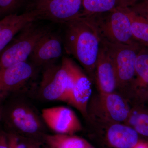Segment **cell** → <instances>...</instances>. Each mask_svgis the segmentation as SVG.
<instances>
[{
	"label": "cell",
	"instance_id": "obj_1",
	"mask_svg": "<svg viewBox=\"0 0 148 148\" xmlns=\"http://www.w3.org/2000/svg\"><path fill=\"white\" fill-rule=\"evenodd\" d=\"M1 124L6 132L42 143L48 134L41 112L26 94L14 95L4 101Z\"/></svg>",
	"mask_w": 148,
	"mask_h": 148
},
{
	"label": "cell",
	"instance_id": "obj_2",
	"mask_svg": "<svg viewBox=\"0 0 148 148\" xmlns=\"http://www.w3.org/2000/svg\"><path fill=\"white\" fill-rule=\"evenodd\" d=\"M64 24V50L79 62L90 78H93L101 45L96 29L84 16Z\"/></svg>",
	"mask_w": 148,
	"mask_h": 148
},
{
	"label": "cell",
	"instance_id": "obj_3",
	"mask_svg": "<svg viewBox=\"0 0 148 148\" xmlns=\"http://www.w3.org/2000/svg\"><path fill=\"white\" fill-rule=\"evenodd\" d=\"M129 8L84 16L96 29L101 40L117 44L142 46L132 35Z\"/></svg>",
	"mask_w": 148,
	"mask_h": 148
},
{
	"label": "cell",
	"instance_id": "obj_4",
	"mask_svg": "<svg viewBox=\"0 0 148 148\" xmlns=\"http://www.w3.org/2000/svg\"><path fill=\"white\" fill-rule=\"evenodd\" d=\"M39 20L27 24L0 52V72L27 61L40 39L52 30L51 26L43 24Z\"/></svg>",
	"mask_w": 148,
	"mask_h": 148
},
{
	"label": "cell",
	"instance_id": "obj_5",
	"mask_svg": "<svg viewBox=\"0 0 148 148\" xmlns=\"http://www.w3.org/2000/svg\"><path fill=\"white\" fill-rule=\"evenodd\" d=\"M69 58L64 56L59 65L52 62L42 69L41 79L36 88V95L40 99L66 102L69 84Z\"/></svg>",
	"mask_w": 148,
	"mask_h": 148
},
{
	"label": "cell",
	"instance_id": "obj_6",
	"mask_svg": "<svg viewBox=\"0 0 148 148\" xmlns=\"http://www.w3.org/2000/svg\"><path fill=\"white\" fill-rule=\"evenodd\" d=\"M40 69L28 61L21 62L0 72V101L14 95L26 94L35 86Z\"/></svg>",
	"mask_w": 148,
	"mask_h": 148
},
{
	"label": "cell",
	"instance_id": "obj_7",
	"mask_svg": "<svg viewBox=\"0 0 148 148\" xmlns=\"http://www.w3.org/2000/svg\"><path fill=\"white\" fill-rule=\"evenodd\" d=\"M112 61L117 81V88L131 90L135 78V63L144 46L117 44L101 40Z\"/></svg>",
	"mask_w": 148,
	"mask_h": 148
},
{
	"label": "cell",
	"instance_id": "obj_8",
	"mask_svg": "<svg viewBox=\"0 0 148 148\" xmlns=\"http://www.w3.org/2000/svg\"><path fill=\"white\" fill-rule=\"evenodd\" d=\"M69 67V84L66 103L75 108L83 116H86L92 94L91 82L88 77L70 58Z\"/></svg>",
	"mask_w": 148,
	"mask_h": 148
},
{
	"label": "cell",
	"instance_id": "obj_9",
	"mask_svg": "<svg viewBox=\"0 0 148 148\" xmlns=\"http://www.w3.org/2000/svg\"><path fill=\"white\" fill-rule=\"evenodd\" d=\"M41 114L48 128L56 134L75 135L82 129V125L76 114L67 107L46 108L42 110Z\"/></svg>",
	"mask_w": 148,
	"mask_h": 148
},
{
	"label": "cell",
	"instance_id": "obj_10",
	"mask_svg": "<svg viewBox=\"0 0 148 148\" xmlns=\"http://www.w3.org/2000/svg\"><path fill=\"white\" fill-rule=\"evenodd\" d=\"M63 38L58 32L51 30L42 37L29 57V62L40 69L62 56Z\"/></svg>",
	"mask_w": 148,
	"mask_h": 148
},
{
	"label": "cell",
	"instance_id": "obj_11",
	"mask_svg": "<svg viewBox=\"0 0 148 148\" xmlns=\"http://www.w3.org/2000/svg\"><path fill=\"white\" fill-rule=\"evenodd\" d=\"M82 0H51L34 9L39 11L40 20L64 24L82 15Z\"/></svg>",
	"mask_w": 148,
	"mask_h": 148
},
{
	"label": "cell",
	"instance_id": "obj_12",
	"mask_svg": "<svg viewBox=\"0 0 148 148\" xmlns=\"http://www.w3.org/2000/svg\"><path fill=\"white\" fill-rule=\"evenodd\" d=\"M99 99V110L102 119L110 123L126 122L131 110L122 95L115 92L100 93Z\"/></svg>",
	"mask_w": 148,
	"mask_h": 148
},
{
	"label": "cell",
	"instance_id": "obj_13",
	"mask_svg": "<svg viewBox=\"0 0 148 148\" xmlns=\"http://www.w3.org/2000/svg\"><path fill=\"white\" fill-rule=\"evenodd\" d=\"M95 78L100 93L114 92L117 89L113 64L106 48L101 42L95 66Z\"/></svg>",
	"mask_w": 148,
	"mask_h": 148
},
{
	"label": "cell",
	"instance_id": "obj_14",
	"mask_svg": "<svg viewBox=\"0 0 148 148\" xmlns=\"http://www.w3.org/2000/svg\"><path fill=\"white\" fill-rule=\"evenodd\" d=\"M107 130V138L114 148H133L138 143V132L132 127L122 123H111Z\"/></svg>",
	"mask_w": 148,
	"mask_h": 148
},
{
	"label": "cell",
	"instance_id": "obj_15",
	"mask_svg": "<svg viewBox=\"0 0 148 148\" xmlns=\"http://www.w3.org/2000/svg\"><path fill=\"white\" fill-rule=\"evenodd\" d=\"M38 20H40L39 11L36 9H34L18 14L11 23L0 30V52L21 29L30 22Z\"/></svg>",
	"mask_w": 148,
	"mask_h": 148
},
{
	"label": "cell",
	"instance_id": "obj_16",
	"mask_svg": "<svg viewBox=\"0 0 148 148\" xmlns=\"http://www.w3.org/2000/svg\"><path fill=\"white\" fill-rule=\"evenodd\" d=\"M137 0H82V16L105 13L118 8H130Z\"/></svg>",
	"mask_w": 148,
	"mask_h": 148
},
{
	"label": "cell",
	"instance_id": "obj_17",
	"mask_svg": "<svg viewBox=\"0 0 148 148\" xmlns=\"http://www.w3.org/2000/svg\"><path fill=\"white\" fill-rule=\"evenodd\" d=\"M135 78L131 90L138 93L148 94V47L140 49L135 63Z\"/></svg>",
	"mask_w": 148,
	"mask_h": 148
},
{
	"label": "cell",
	"instance_id": "obj_18",
	"mask_svg": "<svg viewBox=\"0 0 148 148\" xmlns=\"http://www.w3.org/2000/svg\"><path fill=\"white\" fill-rule=\"evenodd\" d=\"M44 143L49 148H95L87 140L75 135L47 134Z\"/></svg>",
	"mask_w": 148,
	"mask_h": 148
},
{
	"label": "cell",
	"instance_id": "obj_19",
	"mask_svg": "<svg viewBox=\"0 0 148 148\" xmlns=\"http://www.w3.org/2000/svg\"><path fill=\"white\" fill-rule=\"evenodd\" d=\"M131 31L134 38L143 46L148 47V21L128 8Z\"/></svg>",
	"mask_w": 148,
	"mask_h": 148
},
{
	"label": "cell",
	"instance_id": "obj_20",
	"mask_svg": "<svg viewBox=\"0 0 148 148\" xmlns=\"http://www.w3.org/2000/svg\"><path fill=\"white\" fill-rule=\"evenodd\" d=\"M125 124L133 128L138 134L148 137V112L145 111L131 110Z\"/></svg>",
	"mask_w": 148,
	"mask_h": 148
},
{
	"label": "cell",
	"instance_id": "obj_21",
	"mask_svg": "<svg viewBox=\"0 0 148 148\" xmlns=\"http://www.w3.org/2000/svg\"><path fill=\"white\" fill-rule=\"evenodd\" d=\"M26 0H0V17L15 14Z\"/></svg>",
	"mask_w": 148,
	"mask_h": 148
},
{
	"label": "cell",
	"instance_id": "obj_22",
	"mask_svg": "<svg viewBox=\"0 0 148 148\" xmlns=\"http://www.w3.org/2000/svg\"><path fill=\"white\" fill-rule=\"evenodd\" d=\"M8 148H27L25 138L12 133L6 132Z\"/></svg>",
	"mask_w": 148,
	"mask_h": 148
},
{
	"label": "cell",
	"instance_id": "obj_23",
	"mask_svg": "<svg viewBox=\"0 0 148 148\" xmlns=\"http://www.w3.org/2000/svg\"><path fill=\"white\" fill-rule=\"evenodd\" d=\"M130 8L148 21V0H137Z\"/></svg>",
	"mask_w": 148,
	"mask_h": 148
},
{
	"label": "cell",
	"instance_id": "obj_24",
	"mask_svg": "<svg viewBox=\"0 0 148 148\" xmlns=\"http://www.w3.org/2000/svg\"><path fill=\"white\" fill-rule=\"evenodd\" d=\"M18 15L16 13L13 14L5 16L2 19H0V30L11 23L16 18Z\"/></svg>",
	"mask_w": 148,
	"mask_h": 148
},
{
	"label": "cell",
	"instance_id": "obj_25",
	"mask_svg": "<svg viewBox=\"0 0 148 148\" xmlns=\"http://www.w3.org/2000/svg\"><path fill=\"white\" fill-rule=\"evenodd\" d=\"M27 148H49L44 143L32 139L25 138Z\"/></svg>",
	"mask_w": 148,
	"mask_h": 148
},
{
	"label": "cell",
	"instance_id": "obj_26",
	"mask_svg": "<svg viewBox=\"0 0 148 148\" xmlns=\"http://www.w3.org/2000/svg\"><path fill=\"white\" fill-rule=\"evenodd\" d=\"M0 148H8L6 132L0 129Z\"/></svg>",
	"mask_w": 148,
	"mask_h": 148
},
{
	"label": "cell",
	"instance_id": "obj_27",
	"mask_svg": "<svg viewBox=\"0 0 148 148\" xmlns=\"http://www.w3.org/2000/svg\"><path fill=\"white\" fill-rule=\"evenodd\" d=\"M51 0H34L35 8L44 4Z\"/></svg>",
	"mask_w": 148,
	"mask_h": 148
},
{
	"label": "cell",
	"instance_id": "obj_28",
	"mask_svg": "<svg viewBox=\"0 0 148 148\" xmlns=\"http://www.w3.org/2000/svg\"><path fill=\"white\" fill-rule=\"evenodd\" d=\"M133 148H148V147L144 143H138Z\"/></svg>",
	"mask_w": 148,
	"mask_h": 148
},
{
	"label": "cell",
	"instance_id": "obj_29",
	"mask_svg": "<svg viewBox=\"0 0 148 148\" xmlns=\"http://www.w3.org/2000/svg\"><path fill=\"white\" fill-rule=\"evenodd\" d=\"M3 105V102L0 101V124H1V122L2 119V116Z\"/></svg>",
	"mask_w": 148,
	"mask_h": 148
}]
</instances>
